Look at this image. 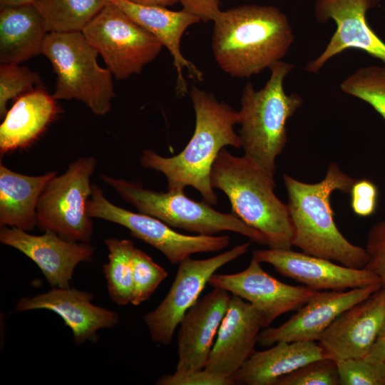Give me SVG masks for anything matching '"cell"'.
<instances>
[{"instance_id": "1", "label": "cell", "mask_w": 385, "mask_h": 385, "mask_svg": "<svg viewBox=\"0 0 385 385\" xmlns=\"http://www.w3.org/2000/svg\"><path fill=\"white\" fill-rule=\"evenodd\" d=\"M190 97L195 114L194 133L178 155L163 157L151 150L143 152L142 166L163 173L167 178L168 191L183 190L191 186L210 205L217 203L210 183L213 163L227 145L241 148V140L234 126L240 122L239 112L219 101L215 96L193 86Z\"/></svg>"}, {"instance_id": "2", "label": "cell", "mask_w": 385, "mask_h": 385, "mask_svg": "<svg viewBox=\"0 0 385 385\" xmlns=\"http://www.w3.org/2000/svg\"><path fill=\"white\" fill-rule=\"evenodd\" d=\"M212 48L219 67L248 78L282 61L294 36L286 15L272 6L243 5L221 11L213 21Z\"/></svg>"}, {"instance_id": "3", "label": "cell", "mask_w": 385, "mask_h": 385, "mask_svg": "<svg viewBox=\"0 0 385 385\" xmlns=\"http://www.w3.org/2000/svg\"><path fill=\"white\" fill-rule=\"evenodd\" d=\"M356 180L335 163L329 165L325 178L317 183L283 175L293 227L292 246L348 267L364 269L368 261L366 250L351 243L341 233L334 220L330 202L335 190L350 193Z\"/></svg>"}, {"instance_id": "4", "label": "cell", "mask_w": 385, "mask_h": 385, "mask_svg": "<svg viewBox=\"0 0 385 385\" xmlns=\"http://www.w3.org/2000/svg\"><path fill=\"white\" fill-rule=\"evenodd\" d=\"M210 183L227 195L232 213L260 232L269 248L291 249L292 224L287 204L274 192L273 175L251 158L222 148L212 167Z\"/></svg>"}, {"instance_id": "5", "label": "cell", "mask_w": 385, "mask_h": 385, "mask_svg": "<svg viewBox=\"0 0 385 385\" xmlns=\"http://www.w3.org/2000/svg\"><path fill=\"white\" fill-rule=\"evenodd\" d=\"M294 67L292 63L279 61L270 68L269 80L258 91L248 82L243 88L238 111L244 155L273 176L276 158L287 141V122L303 103L299 95L287 94L284 88V80Z\"/></svg>"}, {"instance_id": "6", "label": "cell", "mask_w": 385, "mask_h": 385, "mask_svg": "<svg viewBox=\"0 0 385 385\" xmlns=\"http://www.w3.org/2000/svg\"><path fill=\"white\" fill-rule=\"evenodd\" d=\"M41 53L57 76L56 100H78L96 115L110 111L115 96L113 74L98 65L99 53L82 31L48 33Z\"/></svg>"}, {"instance_id": "7", "label": "cell", "mask_w": 385, "mask_h": 385, "mask_svg": "<svg viewBox=\"0 0 385 385\" xmlns=\"http://www.w3.org/2000/svg\"><path fill=\"white\" fill-rule=\"evenodd\" d=\"M103 181L139 212L156 217L172 227L201 235H214L231 231L252 241L266 245L264 236L232 213H222L205 202L195 201L183 190L158 192L145 188L141 183L101 175Z\"/></svg>"}, {"instance_id": "8", "label": "cell", "mask_w": 385, "mask_h": 385, "mask_svg": "<svg viewBox=\"0 0 385 385\" xmlns=\"http://www.w3.org/2000/svg\"><path fill=\"white\" fill-rule=\"evenodd\" d=\"M96 166L93 157L80 158L66 171L46 184L37 204V225L74 242H89L93 231L88 203L92 194L91 177Z\"/></svg>"}, {"instance_id": "9", "label": "cell", "mask_w": 385, "mask_h": 385, "mask_svg": "<svg viewBox=\"0 0 385 385\" xmlns=\"http://www.w3.org/2000/svg\"><path fill=\"white\" fill-rule=\"evenodd\" d=\"M82 33L118 80L140 73L163 47L156 38L111 2L101 10Z\"/></svg>"}, {"instance_id": "10", "label": "cell", "mask_w": 385, "mask_h": 385, "mask_svg": "<svg viewBox=\"0 0 385 385\" xmlns=\"http://www.w3.org/2000/svg\"><path fill=\"white\" fill-rule=\"evenodd\" d=\"M87 211L91 218L102 219L125 227L131 235L159 250L173 265L179 264L195 253L222 250L230 242L228 235L179 233L156 217L114 205L97 185H92Z\"/></svg>"}, {"instance_id": "11", "label": "cell", "mask_w": 385, "mask_h": 385, "mask_svg": "<svg viewBox=\"0 0 385 385\" xmlns=\"http://www.w3.org/2000/svg\"><path fill=\"white\" fill-rule=\"evenodd\" d=\"M250 246L247 242L207 259L189 257L181 261L164 299L143 317L151 340L162 345L170 344L183 317L198 300L210 277L221 267L245 254Z\"/></svg>"}, {"instance_id": "12", "label": "cell", "mask_w": 385, "mask_h": 385, "mask_svg": "<svg viewBox=\"0 0 385 385\" xmlns=\"http://www.w3.org/2000/svg\"><path fill=\"white\" fill-rule=\"evenodd\" d=\"M380 0H316L314 15L317 21L333 20L336 31L324 51L309 61L304 70L318 73L334 56L347 49H359L385 64V43L369 25L366 15Z\"/></svg>"}, {"instance_id": "13", "label": "cell", "mask_w": 385, "mask_h": 385, "mask_svg": "<svg viewBox=\"0 0 385 385\" xmlns=\"http://www.w3.org/2000/svg\"><path fill=\"white\" fill-rule=\"evenodd\" d=\"M208 284L237 295L258 309L263 315V328L270 327L280 315L297 310L318 292L279 281L252 257L244 270L233 274L215 273Z\"/></svg>"}, {"instance_id": "14", "label": "cell", "mask_w": 385, "mask_h": 385, "mask_svg": "<svg viewBox=\"0 0 385 385\" xmlns=\"http://www.w3.org/2000/svg\"><path fill=\"white\" fill-rule=\"evenodd\" d=\"M373 284L346 290L318 291L295 314L277 327L260 331L257 343L270 346L279 342L319 341L324 331L344 311L380 289Z\"/></svg>"}, {"instance_id": "15", "label": "cell", "mask_w": 385, "mask_h": 385, "mask_svg": "<svg viewBox=\"0 0 385 385\" xmlns=\"http://www.w3.org/2000/svg\"><path fill=\"white\" fill-rule=\"evenodd\" d=\"M252 258L271 265L281 275L316 291L346 290L381 284L379 277L364 269H354L334 261L287 250H256Z\"/></svg>"}, {"instance_id": "16", "label": "cell", "mask_w": 385, "mask_h": 385, "mask_svg": "<svg viewBox=\"0 0 385 385\" xmlns=\"http://www.w3.org/2000/svg\"><path fill=\"white\" fill-rule=\"evenodd\" d=\"M0 241L35 262L52 287H69L76 267L90 262L94 254L89 242L66 240L46 230L34 235L16 227H1Z\"/></svg>"}, {"instance_id": "17", "label": "cell", "mask_w": 385, "mask_h": 385, "mask_svg": "<svg viewBox=\"0 0 385 385\" xmlns=\"http://www.w3.org/2000/svg\"><path fill=\"white\" fill-rule=\"evenodd\" d=\"M263 324L258 309L232 294L205 369L231 378L255 351Z\"/></svg>"}, {"instance_id": "18", "label": "cell", "mask_w": 385, "mask_h": 385, "mask_svg": "<svg viewBox=\"0 0 385 385\" xmlns=\"http://www.w3.org/2000/svg\"><path fill=\"white\" fill-rule=\"evenodd\" d=\"M231 296L226 290L213 288L184 314L178 324L175 371L205 369Z\"/></svg>"}, {"instance_id": "19", "label": "cell", "mask_w": 385, "mask_h": 385, "mask_svg": "<svg viewBox=\"0 0 385 385\" xmlns=\"http://www.w3.org/2000/svg\"><path fill=\"white\" fill-rule=\"evenodd\" d=\"M384 321L385 300L380 287L342 312L318 342L327 357L335 361L364 357Z\"/></svg>"}, {"instance_id": "20", "label": "cell", "mask_w": 385, "mask_h": 385, "mask_svg": "<svg viewBox=\"0 0 385 385\" xmlns=\"http://www.w3.org/2000/svg\"><path fill=\"white\" fill-rule=\"evenodd\" d=\"M91 292L69 287H53L46 292L20 299L15 312L46 309L57 314L72 332L77 344L97 338V332L119 322L117 312L91 303Z\"/></svg>"}, {"instance_id": "21", "label": "cell", "mask_w": 385, "mask_h": 385, "mask_svg": "<svg viewBox=\"0 0 385 385\" xmlns=\"http://www.w3.org/2000/svg\"><path fill=\"white\" fill-rule=\"evenodd\" d=\"M129 18L145 29L165 47L173 58L177 72L176 91L180 96L188 92L183 71L187 69L191 78L203 80L202 73L185 58L181 52L180 42L185 31L200 21L196 16L185 10L175 11L164 6L133 4L123 0H109Z\"/></svg>"}, {"instance_id": "22", "label": "cell", "mask_w": 385, "mask_h": 385, "mask_svg": "<svg viewBox=\"0 0 385 385\" xmlns=\"http://www.w3.org/2000/svg\"><path fill=\"white\" fill-rule=\"evenodd\" d=\"M324 357V349L315 342H279L270 349L255 351L231 379L235 385H274L278 378Z\"/></svg>"}, {"instance_id": "23", "label": "cell", "mask_w": 385, "mask_h": 385, "mask_svg": "<svg viewBox=\"0 0 385 385\" xmlns=\"http://www.w3.org/2000/svg\"><path fill=\"white\" fill-rule=\"evenodd\" d=\"M56 99L36 88L16 99L0 125L1 155L31 145L59 112Z\"/></svg>"}, {"instance_id": "24", "label": "cell", "mask_w": 385, "mask_h": 385, "mask_svg": "<svg viewBox=\"0 0 385 385\" xmlns=\"http://www.w3.org/2000/svg\"><path fill=\"white\" fill-rule=\"evenodd\" d=\"M47 34L34 4L0 6L1 64H19L41 53Z\"/></svg>"}, {"instance_id": "25", "label": "cell", "mask_w": 385, "mask_h": 385, "mask_svg": "<svg viewBox=\"0 0 385 385\" xmlns=\"http://www.w3.org/2000/svg\"><path fill=\"white\" fill-rule=\"evenodd\" d=\"M56 175L51 171L28 175L0 164V226L30 231L37 226V204L48 181Z\"/></svg>"}, {"instance_id": "26", "label": "cell", "mask_w": 385, "mask_h": 385, "mask_svg": "<svg viewBox=\"0 0 385 385\" xmlns=\"http://www.w3.org/2000/svg\"><path fill=\"white\" fill-rule=\"evenodd\" d=\"M109 0H34L50 32L82 31Z\"/></svg>"}, {"instance_id": "27", "label": "cell", "mask_w": 385, "mask_h": 385, "mask_svg": "<svg viewBox=\"0 0 385 385\" xmlns=\"http://www.w3.org/2000/svg\"><path fill=\"white\" fill-rule=\"evenodd\" d=\"M105 245L108 261L103 266L110 298L118 305L131 304L133 298V260L135 250L128 239L108 238Z\"/></svg>"}, {"instance_id": "28", "label": "cell", "mask_w": 385, "mask_h": 385, "mask_svg": "<svg viewBox=\"0 0 385 385\" xmlns=\"http://www.w3.org/2000/svg\"><path fill=\"white\" fill-rule=\"evenodd\" d=\"M340 88L369 103L385 120V66L361 67L346 77Z\"/></svg>"}, {"instance_id": "29", "label": "cell", "mask_w": 385, "mask_h": 385, "mask_svg": "<svg viewBox=\"0 0 385 385\" xmlns=\"http://www.w3.org/2000/svg\"><path fill=\"white\" fill-rule=\"evenodd\" d=\"M168 277L167 271L148 254L135 248L133 260V298L138 306L147 301Z\"/></svg>"}, {"instance_id": "30", "label": "cell", "mask_w": 385, "mask_h": 385, "mask_svg": "<svg viewBox=\"0 0 385 385\" xmlns=\"http://www.w3.org/2000/svg\"><path fill=\"white\" fill-rule=\"evenodd\" d=\"M40 83L38 74L19 64L0 66V117L8 111L7 104L12 99L35 89Z\"/></svg>"}, {"instance_id": "31", "label": "cell", "mask_w": 385, "mask_h": 385, "mask_svg": "<svg viewBox=\"0 0 385 385\" xmlns=\"http://www.w3.org/2000/svg\"><path fill=\"white\" fill-rule=\"evenodd\" d=\"M339 376L337 361L324 357L278 378L274 385H339Z\"/></svg>"}, {"instance_id": "32", "label": "cell", "mask_w": 385, "mask_h": 385, "mask_svg": "<svg viewBox=\"0 0 385 385\" xmlns=\"http://www.w3.org/2000/svg\"><path fill=\"white\" fill-rule=\"evenodd\" d=\"M340 385H385V364L365 357L336 361Z\"/></svg>"}, {"instance_id": "33", "label": "cell", "mask_w": 385, "mask_h": 385, "mask_svg": "<svg viewBox=\"0 0 385 385\" xmlns=\"http://www.w3.org/2000/svg\"><path fill=\"white\" fill-rule=\"evenodd\" d=\"M365 249L368 261L364 269L377 275L381 284L385 283V220L371 227Z\"/></svg>"}, {"instance_id": "34", "label": "cell", "mask_w": 385, "mask_h": 385, "mask_svg": "<svg viewBox=\"0 0 385 385\" xmlns=\"http://www.w3.org/2000/svg\"><path fill=\"white\" fill-rule=\"evenodd\" d=\"M158 385H235L230 377L207 370L178 371L161 376Z\"/></svg>"}, {"instance_id": "35", "label": "cell", "mask_w": 385, "mask_h": 385, "mask_svg": "<svg viewBox=\"0 0 385 385\" xmlns=\"http://www.w3.org/2000/svg\"><path fill=\"white\" fill-rule=\"evenodd\" d=\"M351 205L355 214L361 217L370 216L376 211L378 200L376 186L370 180H356L351 192Z\"/></svg>"}, {"instance_id": "36", "label": "cell", "mask_w": 385, "mask_h": 385, "mask_svg": "<svg viewBox=\"0 0 385 385\" xmlns=\"http://www.w3.org/2000/svg\"><path fill=\"white\" fill-rule=\"evenodd\" d=\"M184 10L198 17L200 21H214L219 13L220 0H178Z\"/></svg>"}, {"instance_id": "37", "label": "cell", "mask_w": 385, "mask_h": 385, "mask_svg": "<svg viewBox=\"0 0 385 385\" xmlns=\"http://www.w3.org/2000/svg\"><path fill=\"white\" fill-rule=\"evenodd\" d=\"M366 359L385 364V321L380 327Z\"/></svg>"}, {"instance_id": "38", "label": "cell", "mask_w": 385, "mask_h": 385, "mask_svg": "<svg viewBox=\"0 0 385 385\" xmlns=\"http://www.w3.org/2000/svg\"><path fill=\"white\" fill-rule=\"evenodd\" d=\"M133 4L147 6H169L178 2V0H123Z\"/></svg>"}, {"instance_id": "39", "label": "cell", "mask_w": 385, "mask_h": 385, "mask_svg": "<svg viewBox=\"0 0 385 385\" xmlns=\"http://www.w3.org/2000/svg\"><path fill=\"white\" fill-rule=\"evenodd\" d=\"M34 0H0V6L33 4Z\"/></svg>"}, {"instance_id": "40", "label": "cell", "mask_w": 385, "mask_h": 385, "mask_svg": "<svg viewBox=\"0 0 385 385\" xmlns=\"http://www.w3.org/2000/svg\"><path fill=\"white\" fill-rule=\"evenodd\" d=\"M381 289L383 292L384 300H385V283L381 284Z\"/></svg>"}]
</instances>
